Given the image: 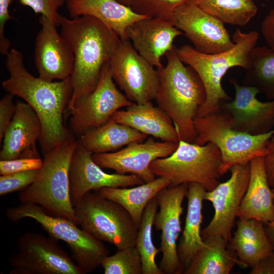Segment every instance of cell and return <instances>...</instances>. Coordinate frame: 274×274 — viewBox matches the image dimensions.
<instances>
[{"instance_id": "1", "label": "cell", "mask_w": 274, "mask_h": 274, "mask_svg": "<svg viewBox=\"0 0 274 274\" xmlns=\"http://www.w3.org/2000/svg\"><path fill=\"white\" fill-rule=\"evenodd\" d=\"M6 66L10 77L2 82V87L24 99L39 118L42 127L39 142L43 155L76 139L64 123L73 93L71 77L56 82L35 77L26 69L22 54L13 48L6 55Z\"/></svg>"}, {"instance_id": "2", "label": "cell", "mask_w": 274, "mask_h": 274, "mask_svg": "<svg viewBox=\"0 0 274 274\" xmlns=\"http://www.w3.org/2000/svg\"><path fill=\"white\" fill-rule=\"evenodd\" d=\"M61 35L75 57L71 76L73 93L67 107L78 98L94 90L104 64L110 61L120 42L118 36L96 18L83 15L62 17Z\"/></svg>"}, {"instance_id": "3", "label": "cell", "mask_w": 274, "mask_h": 274, "mask_svg": "<svg viewBox=\"0 0 274 274\" xmlns=\"http://www.w3.org/2000/svg\"><path fill=\"white\" fill-rule=\"evenodd\" d=\"M166 56V66L157 69L159 85L155 99L172 120L180 141L194 143V120L206 100L205 88L195 70L180 59L175 45Z\"/></svg>"}, {"instance_id": "4", "label": "cell", "mask_w": 274, "mask_h": 274, "mask_svg": "<svg viewBox=\"0 0 274 274\" xmlns=\"http://www.w3.org/2000/svg\"><path fill=\"white\" fill-rule=\"evenodd\" d=\"M259 37L256 31L244 33L237 28L232 35L234 46L222 52L202 53L187 45L177 48L180 59L195 70L205 88L206 99L196 117L217 113L222 101L232 100L223 89L221 80L230 68L239 66L245 70L248 68L251 51L256 47Z\"/></svg>"}, {"instance_id": "5", "label": "cell", "mask_w": 274, "mask_h": 274, "mask_svg": "<svg viewBox=\"0 0 274 274\" xmlns=\"http://www.w3.org/2000/svg\"><path fill=\"white\" fill-rule=\"evenodd\" d=\"M78 146L74 139L44 155L43 164L34 182L19 194L21 203L39 205L50 215L66 218L78 226L70 197L69 170Z\"/></svg>"}, {"instance_id": "6", "label": "cell", "mask_w": 274, "mask_h": 274, "mask_svg": "<svg viewBox=\"0 0 274 274\" xmlns=\"http://www.w3.org/2000/svg\"><path fill=\"white\" fill-rule=\"evenodd\" d=\"M230 124L229 115L221 110L194 120L197 135L194 143L203 145L211 142L220 151L221 176L234 165L246 164L256 157H264L268 142L274 135V129L264 134L252 135L232 129Z\"/></svg>"}, {"instance_id": "7", "label": "cell", "mask_w": 274, "mask_h": 274, "mask_svg": "<svg viewBox=\"0 0 274 274\" xmlns=\"http://www.w3.org/2000/svg\"><path fill=\"white\" fill-rule=\"evenodd\" d=\"M6 215L12 222L25 218L32 219L49 236L65 242L83 274L92 272L101 265L103 259L109 255V250L103 242L78 228L72 221L49 214L39 205L20 203L8 209Z\"/></svg>"}, {"instance_id": "8", "label": "cell", "mask_w": 274, "mask_h": 274, "mask_svg": "<svg viewBox=\"0 0 274 274\" xmlns=\"http://www.w3.org/2000/svg\"><path fill=\"white\" fill-rule=\"evenodd\" d=\"M222 156L213 143L203 145L180 140L169 156L152 162L150 168L156 177L168 179L170 186L196 183L211 191L219 183Z\"/></svg>"}, {"instance_id": "9", "label": "cell", "mask_w": 274, "mask_h": 274, "mask_svg": "<svg viewBox=\"0 0 274 274\" xmlns=\"http://www.w3.org/2000/svg\"><path fill=\"white\" fill-rule=\"evenodd\" d=\"M78 225L117 249L135 246L138 227L120 204L95 191L84 194L74 206Z\"/></svg>"}, {"instance_id": "10", "label": "cell", "mask_w": 274, "mask_h": 274, "mask_svg": "<svg viewBox=\"0 0 274 274\" xmlns=\"http://www.w3.org/2000/svg\"><path fill=\"white\" fill-rule=\"evenodd\" d=\"M132 103L116 88L108 61L102 68L94 90L77 98L67 107L66 113L71 115L68 129L75 138H79L87 131L105 124L115 112Z\"/></svg>"}, {"instance_id": "11", "label": "cell", "mask_w": 274, "mask_h": 274, "mask_svg": "<svg viewBox=\"0 0 274 274\" xmlns=\"http://www.w3.org/2000/svg\"><path fill=\"white\" fill-rule=\"evenodd\" d=\"M17 246L9 260L10 274H83L50 236L27 232L18 238Z\"/></svg>"}, {"instance_id": "12", "label": "cell", "mask_w": 274, "mask_h": 274, "mask_svg": "<svg viewBox=\"0 0 274 274\" xmlns=\"http://www.w3.org/2000/svg\"><path fill=\"white\" fill-rule=\"evenodd\" d=\"M110 66L113 80L129 100L143 104L156 98L159 85L158 71L138 53L129 40H120Z\"/></svg>"}, {"instance_id": "13", "label": "cell", "mask_w": 274, "mask_h": 274, "mask_svg": "<svg viewBox=\"0 0 274 274\" xmlns=\"http://www.w3.org/2000/svg\"><path fill=\"white\" fill-rule=\"evenodd\" d=\"M229 179L213 190L206 191L204 199L211 202L214 214L208 225L201 231L204 240L215 235L229 241L237 213L246 192L250 178V163L232 166Z\"/></svg>"}, {"instance_id": "14", "label": "cell", "mask_w": 274, "mask_h": 274, "mask_svg": "<svg viewBox=\"0 0 274 274\" xmlns=\"http://www.w3.org/2000/svg\"><path fill=\"white\" fill-rule=\"evenodd\" d=\"M188 184L170 186L161 190L156 195L159 211L156 213L153 225L161 231L159 248L162 257L159 268L162 274H179L183 272L177 253V241L180 232L182 207L186 196Z\"/></svg>"}, {"instance_id": "15", "label": "cell", "mask_w": 274, "mask_h": 274, "mask_svg": "<svg viewBox=\"0 0 274 274\" xmlns=\"http://www.w3.org/2000/svg\"><path fill=\"white\" fill-rule=\"evenodd\" d=\"M171 22L200 53H219L234 46L223 23L190 2L178 8Z\"/></svg>"}, {"instance_id": "16", "label": "cell", "mask_w": 274, "mask_h": 274, "mask_svg": "<svg viewBox=\"0 0 274 274\" xmlns=\"http://www.w3.org/2000/svg\"><path fill=\"white\" fill-rule=\"evenodd\" d=\"M178 146V143L156 142L151 136L144 142L131 143L116 152L93 154L91 157L102 168L111 169L119 174L134 175L148 183L156 178L150 168L152 162L169 156Z\"/></svg>"}, {"instance_id": "17", "label": "cell", "mask_w": 274, "mask_h": 274, "mask_svg": "<svg viewBox=\"0 0 274 274\" xmlns=\"http://www.w3.org/2000/svg\"><path fill=\"white\" fill-rule=\"evenodd\" d=\"M229 82L234 88V98L221 104L222 111L230 119V126L236 130L252 135L267 133L274 129V100L263 102L253 86L240 85L236 79Z\"/></svg>"}, {"instance_id": "18", "label": "cell", "mask_w": 274, "mask_h": 274, "mask_svg": "<svg viewBox=\"0 0 274 274\" xmlns=\"http://www.w3.org/2000/svg\"><path fill=\"white\" fill-rule=\"evenodd\" d=\"M39 21L41 28L36 36L34 50L39 77L51 82L71 77L75 57L70 46L50 20L41 15Z\"/></svg>"}, {"instance_id": "19", "label": "cell", "mask_w": 274, "mask_h": 274, "mask_svg": "<svg viewBox=\"0 0 274 274\" xmlns=\"http://www.w3.org/2000/svg\"><path fill=\"white\" fill-rule=\"evenodd\" d=\"M91 154L78 143L73 155L70 170V197L75 206L86 193L103 187H128L144 183L139 177L131 174H110L93 160Z\"/></svg>"}, {"instance_id": "20", "label": "cell", "mask_w": 274, "mask_h": 274, "mask_svg": "<svg viewBox=\"0 0 274 274\" xmlns=\"http://www.w3.org/2000/svg\"><path fill=\"white\" fill-rule=\"evenodd\" d=\"M42 133L41 121L27 103L17 101L4 135L0 160L40 157L37 147Z\"/></svg>"}, {"instance_id": "21", "label": "cell", "mask_w": 274, "mask_h": 274, "mask_svg": "<svg viewBox=\"0 0 274 274\" xmlns=\"http://www.w3.org/2000/svg\"><path fill=\"white\" fill-rule=\"evenodd\" d=\"M126 32L135 50L157 69L163 66L161 58L173 49L175 38L184 35L171 21L156 17L133 22L128 27Z\"/></svg>"}, {"instance_id": "22", "label": "cell", "mask_w": 274, "mask_h": 274, "mask_svg": "<svg viewBox=\"0 0 274 274\" xmlns=\"http://www.w3.org/2000/svg\"><path fill=\"white\" fill-rule=\"evenodd\" d=\"M124 110L115 112L110 119L163 141L178 143V134L169 117L151 101L133 102Z\"/></svg>"}, {"instance_id": "23", "label": "cell", "mask_w": 274, "mask_h": 274, "mask_svg": "<svg viewBox=\"0 0 274 274\" xmlns=\"http://www.w3.org/2000/svg\"><path fill=\"white\" fill-rule=\"evenodd\" d=\"M250 166L249 181L237 217L254 219L266 224L274 220V203L263 157L252 159Z\"/></svg>"}, {"instance_id": "24", "label": "cell", "mask_w": 274, "mask_h": 274, "mask_svg": "<svg viewBox=\"0 0 274 274\" xmlns=\"http://www.w3.org/2000/svg\"><path fill=\"white\" fill-rule=\"evenodd\" d=\"M70 16L94 17L113 30L121 40H129L126 30L133 22L149 17L134 13L115 0H66Z\"/></svg>"}, {"instance_id": "25", "label": "cell", "mask_w": 274, "mask_h": 274, "mask_svg": "<svg viewBox=\"0 0 274 274\" xmlns=\"http://www.w3.org/2000/svg\"><path fill=\"white\" fill-rule=\"evenodd\" d=\"M238 218L236 231L229 241V247L236 252L241 265L251 267L273 254L274 250L263 222L254 219Z\"/></svg>"}, {"instance_id": "26", "label": "cell", "mask_w": 274, "mask_h": 274, "mask_svg": "<svg viewBox=\"0 0 274 274\" xmlns=\"http://www.w3.org/2000/svg\"><path fill=\"white\" fill-rule=\"evenodd\" d=\"M206 191L198 183H188L186 196L188 204L185 226L177 245L178 255L183 272L204 243L201 235V225L203 220V201Z\"/></svg>"}, {"instance_id": "27", "label": "cell", "mask_w": 274, "mask_h": 274, "mask_svg": "<svg viewBox=\"0 0 274 274\" xmlns=\"http://www.w3.org/2000/svg\"><path fill=\"white\" fill-rule=\"evenodd\" d=\"M203 241L184 273L229 274L240 265L236 252L227 248L229 242L222 236L212 235Z\"/></svg>"}, {"instance_id": "28", "label": "cell", "mask_w": 274, "mask_h": 274, "mask_svg": "<svg viewBox=\"0 0 274 274\" xmlns=\"http://www.w3.org/2000/svg\"><path fill=\"white\" fill-rule=\"evenodd\" d=\"M147 135L110 119L105 124L91 129L77 140L90 154L107 153L135 142H143Z\"/></svg>"}, {"instance_id": "29", "label": "cell", "mask_w": 274, "mask_h": 274, "mask_svg": "<svg viewBox=\"0 0 274 274\" xmlns=\"http://www.w3.org/2000/svg\"><path fill=\"white\" fill-rule=\"evenodd\" d=\"M170 185L165 178L157 177L154 180L127 187H103L96 191L98 194L122 206L139 227L144 210L158 192Z\"/></svg>"}, {"instance_id": "30", "label": "cell", "mask_w": 274, "mask_h": 274, "mask_svg": "<svg viewBox=\"0 0 274 274\" xmlns=\"http://www.w3.org/2000/svg\"><path fill=\"white\" fill-rule=\"evenodd\" d=\"M243 85L253 86L270 100H274V51L266 46L255 47L245 70Z\"/></svg>"}, {"instance_id": "31", "label": "cell", "mask_w": 274, "mask_h": 274, "mask_svg": "<svg viewBox=\"0 0 274 274\" xmlns=\"http://www.w3.org/2000/svg\"><path fill=\"white\" fill-rule=\"evenodd\" d=\"M222 23L244 26L257 13L254 0H188Z\"/></svg>"}, {"instance_id": "32", "label": "cell", "mask_w": 274, "mask_h": 274, "mask_svg": "<svg viewBox=\"0 0 274 274\" xmlns=\"http://www.w3.org/2000/svg\"><path fill=\"white\" fill-rule=\"evenodd\" d=\"M158 208V201L155 197L146 207L138 228L135 247L142 263V274H162L155 262V257L160 250L154 246L152 233Z\"/></svg>"}, {"instance_id": "33", "label": "cell", "mask_w": 274, "mask_h": 274, "mask_svg": "<svg viewBox=\"0 0 274 274\" xmlns=\"http://www.w3.org/2000/svg\"><path fill=\"white\" fill-rule=\"evenodd\" d=\"M101 266L105 274H142V263L135 246L118 249L103 259Z\"/></svg>"}, {"instance_id": "34", "label": "cell", "mask_w": 274, "mask_h": 274, "mask_svg": "<svg viewBox=\"0 0 274 274\" xmlns=\"http://www.w3.org/2000/svg\"><path fill=\"white\" fill-rule=\"evenodd\" d=\"M188 0H133L131 7L135 13L171 21L176 10Z\"/></svg>"}, {"instance_id": "35", "label": "cell", "mask_w": 274, "mask_h": 274, "mask_svg": "<svg viewBox=\"0 0 274 274\" xmlns=\"http://www.w3.org/2000/svg\"><path fill=\"white\" fill-rule=\"evenodd\" d=\"M40 169L15 173L0 177V196L22 191L36 180Z\"/></svg>"}, {"instance_id": "36", "label": "cell", "mask_w": 274, "mask_h": 274, "mask_svg": "<svg viewBox=\"0 0 274 274\" xmlns=\"http://www.w3.org/2000/svg\"><path fill=\"white\" fill-rule=\"evenodd\" d=\"M23 6L30 7L35 14H41L57 27L60 26L62 16L57 11L66 0H18Z\"/></svg>"}, {"instance_id": "37", "label": "cell", "mask_w": 274, "mask_h": 274, "mask_svg": "<svg viewBox=\"0 0 274 274\" xmlns=\"http://www.w3.org/2000/svg\"><path fill=\"white\" fill-rule=\"evenodd\" d=\"M43 159L38 158H22L8 160H0V175L40 169Z\"/></svg>"}, {"instance_id": "38", "label": "cell", "mask_w": 274, "mask_h": 274, "mask_svg": "<svg viewBox=\"0 0 274 274\" xmlns=\"http://www.w3.org/2000/svg\"><path fill=\"white\" fill-rule=\"evenodd\" d=\"M13 95H5L0 100V141L4 138V132L10 124L16 110V104L12 101Z\"/></svg>"}, {"instance_id": "39", "label": "cell", "mask_w": 274, "mask_h": 274, "mask_svg": "<svg viewBox=\"0 0 274 274\" xmlns=\"http://www.w3.org/2000/svg\"><path fill=\"white\" fill-rule=\"evenodd\" d=\"M13 0H0V52L6 55L9 52L10 42L4 36V27L9 20L13 19L9 14V7Z\"/></svg>"}, {"instance_id": "40", "label": "cell", "mask_w": 274, "mask_h": 274, "mask_svg": "<svg viewBox=\"0 0 274 274\" xmlns=\"http://www.w3.org/2000/svg\"><path fill=\"white\" fill-rule=\"evenodd\" d=\"M261 30L268 47L274 51V7L262 21Z\"/></svg>"}, {"instance_id": "41", "label": "cell", "mask_w": 274, "mask_h": 274, "mask_svg": "<svg viewBox=\"0 0 274 274\" xmlns=\"http://www.w3.org/2000/svg\"><path fill=\"white\" fill-rule=\"evenodd\" d=\"M263 159L268 184L274 189V135L268 142Z\"/></svg>"}, {"instance_id": "42", "label": "cell", "mask_w": 274, "mask_h": 274, "mask_svg": "<svg viewBox=\"0 0 274 274\" xmlns=\"http://www.w3.org/2000/svg\"><path fill=\"white\" fill-rule=\"evenodd\" d=\"M251 268V274H274V252L259 260Z\"/></svg>"}, {"instance_id": "43", "label": "cell", "mask_w": 274, "mask_h": 274, "mask_svg": "<svg viewBox=\"0 0 274 274\" xmlns=\"http://www.w3.org/2000/svg\"><path fill=\"white\" fill-rule=\"evenodd\" d=\"M264 224L266 235L274 250V220Z\"/></svg>"}, {"instance_id": "44", "label": "cell", "mask_w": 274, "mask_h": 274, "mask_svg": "<svg viewBox=\"0 0 274 274\" xmlns=\"http://www.w3.org/2000/svg\"><path fill=\"white\" fill-rule=\"evenodd\" d=\"M115 1L123 5L129 7L130 8H131L132 3H133V0H115Z\"/></svg>"}, {"instance_id": "45", "label": "cell", "mask_w": 274, "mask_h": 274, "mask_svg": "<svg viewBox=\"0 0 274 274\" xmlns=\"http://www.w3.org/2000/svg\"><path fill=\"white\" fill-rule=\"evenodd\" d=\"M273 193V203H274V189H272Z\"/></svg>"}, {"instance_id": "46", "label": "cell", "mask_w": 274, "mask_h": 274, "mask_svg": "<svg viewBox=\"0 0 274 274\" xmlns=\"http://www.w3.org/2000/svg\"><path fill=\"white\" fill-rule=\"evenodd\" d=\"M265 1H269V0H265Z\"/></svg>"}]
</instances>
